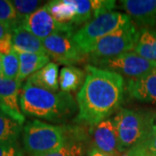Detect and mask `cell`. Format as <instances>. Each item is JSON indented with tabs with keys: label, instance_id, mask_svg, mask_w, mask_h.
<instances>
[{
	"label": "cell",
	"instance_id": "cell-2",
	"mask_svg": "<svg viewBox=\"0 0 156 156\" xmlns=\"http://www.w3.org/2000/svg\"><path fill=\"white\" fill-rule=\"evenodd\" d=\"M19 102L24 116L40 118L56 123L66 122L78 108L70 93L51 92L27 82L20 91Z\"/></svg>",
	"mask_w": 156,
	"mask_h": 156
},
{
	"label": "cell",
	"instance_id": "cell-8",
	"mask_svg": "<svg viewBox=\"0 0 156 156\" xmlns=\"http://www.w3.org/2000/svg\"><path fill=\"white\" fill-rule=\"evenodd\" d=\"M20 25L41 40L52 35H74L72 24L57 22L51 16L46 5L41 6L31 15L26 17Z\"/></svg>",
	"mask_w": 156,
	"mask_h": 156
},
{
	"label": "cell",
	"instance_id": "cell-18",
	"mask_svg": "<svg viewBox=\"0 0 156 156\" xmlns=\"http://www.w3.org/2000/svg\"><path fill=\"white\" fill-rule=\"evenodd\" d=\"M86 73L76 66H65L59 74V87L61 91L70 93L82 88L85 82Z\"/></svg>",
	"mask_w": 156,
	"mask_h": 156
},
{
	"label": "cell",
	"instance_id": "cell-14",
	"mask_svg": "<svg viewBox=\"0 0 156 156\" xmlns=\"http://www.w3.org/2000/svg\"><path fill=\"white\" fill-rule=\"evenodd\" d=\"M13 50L17 53H37L47 55L43 40L23 28L21 25L17 26L11 32Z\"/></svg>",
	"mask_w": 156,
	"mask_h": 156
},
{
	"label": "cell",
	"instance_id": "cell-17",
	"mask_svg": "<svg viewBox=\"0 0 156 156\" xmlns=\"http://www.w3.org/2000/svg\"><path fill=\"white\" fill-rule=\"evenodd\" d=\"M20 62V69L17 81L21 84L23 80L29 78L50 62V56L37 53H17Z\"/></svg>",
	"mask_w": 156,
	"mask_h": 156
},
{
	"label": "cell",
	"instance_id": "cell-22",
	"mask_svg": "<svg viewBox=\"0 0 156 156\" xmlns=\"http://www.w3.org/2000/svg\"><path fill=\"white\" fill-rule=\"evenodd\" d=\"M2 56L3 77L10 80H17L20 69L18 54L13 50L9 55Z\"/></svg>",
	"mask_w": 156,
	"mask_h": 156
},
{
	"label": "cell",
	"instance_id": "cell-25",
	"mask_svg": "<svg viewBox=\"0 0 156 156\" xmlns=\"http://www.w3.org/2000/svg\"><path fill=\"white\" fill-rule=\"evenodd\" d=\"M11 2L17 11L18 25H20L26 17L37 11L41 4V1L37 0H14Z\"/></svg>",
	"mask_w": 156,
	"mask_h": 156
},
{
	"label": "cell",
	"instance_id": "cell-11",
	"mask_svg": "<svg viewBox=\"0 0 156 156\" xmlns=\"http://www.w3.org/2000/svg\"><path fill=\"white\" fill-rule=\"evenodd\" d=\"M121 5L128 17L142 28L156 25V0H123Z\"/></svg>",
	"mask_w": 156,
	"mask_h": 156
},
{
	"label": "cell",
	"instance_id": "cell-9",
	"mask_svg": "<svg viewBox=\"0 0 156 156\" xmlns=\"http://www.w3.org/2000/svg\"><path fill=\"white\" fill-rule=\"evenodd\" d=\"M47 55L60 64L74 66L85 60L82 52L69 35H52L43 40Z\"/></svg>",
	"mask_w": 156,
	"mask_h": 156
},
{
	"label": "cell",
	"instance_id": "cell-7",
	"mask_svg": "<svg viewBox=\"0 0 156 156\" xmlns=\"http://www.w3.org/2000/svg\"><path fill=\"white\" fill-rule=\"evenodd\" d=\"M95 67L126 76L130 79L140 77L156 69V62H151L139 56L134 51L93 61Z\"/></svg>",
	"mask_w": 156,
	"mask_h": 156
},
{
	"label": "cell",
	"instance_id": "cell-5",
	"mask_svg": "<svg viewBox=\"0 0 156 156\" xmlns=\"http://www.w3.org/2000/svg\"><path fill=\"white\" fill-rule=\"evenodd\" d=\"M131 23H133L132 19L127 14L119 11H109L84 24L74 33L72 39L82 52L87 56L91 47L97 41Z\"/></svg>",
	"mask_w": 156,
	"mask_h": 156
},
{
	"label": "cell",
	"instance_id": "cell-28",
	"mask_svg": "<svg viewBox=\"0 0 156 156\" xmlns=\"http://www.w3.org/2000/svg\"><path fill=\"white\" fill-rule=\"evenodd\" d=\"M12 50H13L12 35L11 33H9L0 39V55L1 56L9 55Z\"/></svg>",
	"mask_w": 156,
	"mask_h": 156
},
{
	"label": "cell",
	"instance_id": "cell-6",
	"mask_svg": "<svg viewBox=\"0 0 156 156\" xmlns=\"http://www.w3.org/2000/svg\"><path fill=\"white\" fill-rule=\"evenodd\" d=\"M139 31L134 24L120 29L97 41L91 47L87 56L92 61L106 59L134 50Z\"/></svg>",
	"mask_w": 156,
	"mask_h": 156
},
{
	"label": "cell",
	"instance_id": "cell-19",
	"mask_svg": "<svg viewBox=\"0 0 156 156\" xmlns=\"http://www.w3.org/2000/svg\"><path fill=\"white\" fill-rule=\"evenodd\" d=\"M139 56L151 62H156V30L141 28L134 50Z\"/></svg>",
	"mask_w": 156,
	"mask_h": 156
},
{
	"label": "cell",
	"instance_id": "cell-21",
	"mask_svg": "<svg viewBox=\"0 0 156 156\" xmlns=\"http://www.w3.org/2000/svg\"><path fill=\"white\" fill-rule=\"evenodd\" d=\"M23 125L0 110V144L17 143Z\"/></svg>",
	"mask_w": 156,
	"mask_h": 156
},
{
	"label": "cell",
	"instance_id": "cell-20",
	"mask_svg": "<svg viewBox=\"0 0 156 156\" xmlns=\"http://www.w3.org/2000/svg\"><path fill=\"white\" fill-rule=\"evenodd\" d=\"M47 9L57 22L72 23L76 16L73 0H53L47 3Z\"/></svg>",
	"mask_w": 156,
	"mask_h": 156
},
{
	"label": "cell",
	"instance_id": "cell-24",
	"mask_svg": "<svg viewBox=\"0 0 156 156\" xmlns=\"http://www.w3.org/2000/svg\"><path fill=\"white\" fill-rule=\"evenodd\" d=\"M122 156H156V131L143 142L123 153Z\"/></svg>",
	"mask_w": 156,
	"mask_h": 156
},
{
	"label": "cell",
	"instance_id": "cell-12",
	"mask_svg": "<svg viewBox=\"0 0 156 156\" xmlns=\"http://www.w3.org/2000/svg\"><path fill=\"white\" fill-rule=\"evenodd\" d=\"M93 140L96 149L111 155L120 156L119 141L113 118L106 119L94 126Z\"/></svg>",
	"mask_w": 156,
	"mask_h": 156
},
{
	"label": "cell",
	"instance_id": "cell-30",
	"mask_svg": "<svg viewBox=\"0 0 156 156\" xmlns=\"http://www.w3.org/2000/svg\"><path fill=\"white\" fill-rule=\"evenodd\" d=\"M9 33H11V30L8 28L7 26H5L4 23L0 22V39L2 37H4L5 35Z\"/></svg>",
	"mask_w": 156,
	"mask_h": 156
},
{
	"label": "cell",
	"instance_id": "cell-31",
	"mask_svg": "<svg viewBox=\"0 0 156 156\" xmlns=\"http://www.w3.org/2000/svg\"><path fill=\"white\" fill-rule=\"evenodd\" d=\"M0 77H3V65H2V56L0 55Z\"/></svg>",
	"mask_w": 156,
	"mask_h": 156
},
{
	"label": "cell",
	"instance_id": "cell-3",
	"mask_svg": "<svg viewBox=\"0 0 156 156\" xmlns=\"http://www.w3.org/2000/svg\"><path fill=\"white\" fill-rule=\"evenodd\" d=\"M120 153L143 142L156 131V112L122 108L113 118Z\"/></svg>",
	"mask_w": 156,
	"mask_h": 156
},
{
	"label": "cell",
	"instance_id": "cell-15",
	"mask_svg": "<svg viewBox=\"0 0 156 156\" xmlns=\"http://www.w3.org/2000/svg\"><path fill=\"white\" fill-rule=\"evenodd\" d=\"M76 10L74 23H82L91 17H99L111 10V2L108 0H73Z\"/></svg>",
	"mask_w": 156,
	"mask_h": 156
},
{
	"label": "cell",
	"instance_id": "cell-26",
	"mask_svg": "<svg viewBox=\"0 0 156 156\" xmlns=\"http://www.w3.org/2000/svg\"><path fill=\"white\" fill-rule=\"evenodd\" d=\"M83 146L77 141H69L58 150L37 156H83Z\"/></svg>",
	"mask_w": 156,
	"mask_h": 156
},
{
	"label": "cell",
	"instance_id": "cell-1",
	"mask_svg": "<svg viewBox=\"0 0 156 156\" xmlns=\"http://www.w3.org/2000/svg\"><path fill=\"white\" fill-rule=\"evenodd\" d=\"M122 76L93 65L86 66V78L77 95V121L94 127L108 119L123 101Z\"/></svg>",
	"mask_w": 156,
	"mask_h": 156
},
{
	"label": "cell",
	"instance_id": "cell-4",
	"mask_svg": "<svg viewBox=\"0 0 156 156\" xmlns=\"http://www.w3.org/2000/svg\"><path fill=\"white\" fill-rule=\"evenodd\" d=\"M69 140L67 128L34 120L23 128V145L30 156H37L58 150Z\"/></svg>",
	"mask_w": 156,
	"mask_h": 156
},
{
	"label": "cell",
	"instance_id": "cell-10",
	"mask_svg": "<svg viewBox=\"0 0 156 156\" xmlns=\"http://www.w3.org/2000/svg\"><path fill=\"white\" fill-rule=\"evenodd\" d=\"M21 84L16 80L0 77V110L23 125L25 122L19 102Z\"/></svg>",
	"mask_w": 156,
	"mask_h": 156
},
{
	"label": "cell",
	"instance_id": "cell-23",
	"mask_svg": "<svg viewBox=\"0 0 156 156\" xmlns=\"http://www.w3.org/2000/svg\"><path fill=\"white\" fill-rule=\"evenodd\" d=\"M0 22L10 29L11 32L18 26L17 11L11 1L0 0Z\"/></svg>",
	"mask_w": 156,
	"mask_h": 156
},
{
	"label": "cell",
	"instance_id": "cell-16",
	"mask_svg": "<svg viewBox=\"0 0 156 156\" xmlns=\"http://www.w3.org/2000/svg\"><path fill=\"white\" fill-rule=\"evenodd\" d=\"M58 73V64L56 62H49L44 67L27 78L26 82L41 89L57 92L60 88Z\"/></svg>",
	"mask_w": 156,
	"mask_h": 156
},
{
	"label": "cell",
	"instance_id": "cell-29",
	"mask_svg": "<svg viewBox=\"0 0 156 156\" xmlns=\"http://www.w3.org/2000/svg\"><path fill=\"white\" fill-rule=\"evenodd\" d=\"M88 156H114L111 155V154H106V153H103L101 151L96 149L95 147L92 148L91 150L89 152V154Z\"/></svg>",
	"mask_w": 156,
	"mask_h": 156
},
{
	"label": "cell",
	"instance_id": "cell-27",
	"mask_svg": "<svg viewBox=\"0 0 156 156\" xmlns=\"http://www.w3.org/2000/svg\"><path fill=\"white\" fill-rule=\"evenodd\" d=\"M0 156H23V154L17 143L0 144Z\"/></svg>",
	"mask_w": 156,
	"mask_h": 156
},
{
	"label": "cell",
	"instance_id": "cell-13",
	"mask_svg": "<svg viewBox=\"0 0 156 156\" xmlns=\"http://www.w3.org/2000/svg\"><path fill=\"white\" fill-rule=\"evenodd\" d=\"M127 90L129 95L136 100L156 104V69L142 76L129 79Z\"/></svg>",
	"mask_w": 156,
	"mask_h": 156
}]
</instances>
